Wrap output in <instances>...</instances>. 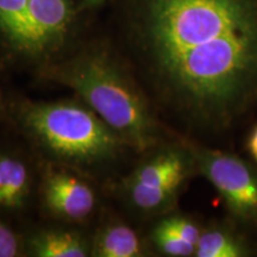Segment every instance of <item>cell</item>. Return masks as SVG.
Returning a JSON list of instances; mask_svg holds the SVG:
<instances>
[{
  "mask_svg": "<svg viewBox=\"0 0 257 257\" xmlns=\"http://www.w3.org/2000/svg\"><path fill=\"white\" fill-rule=\"evenodd\" d=\"M32 173L17 153L0 149V214H15L27 206L32 189Z\"/></svg>",
  "mask_w": 257,
  "mask_h": 257,
  "instance_id": "9c48e42d",
  "label": "cell"
},
{
  "mask_svg": "<svg viewBox=\"0 0 257 257\" xmlns=\"http://www.w3.org/2000/svg\"><path fill=\"white\" fill-rule=\"evenodd\" d=\"M29 0H0V34L10 50L19 56L23 44Z\"/></svg>",
  "mask_w": 257,
  "mask_h": 257,
  "instance_id": "7c38bea8",
  "label": "cell"
},
{
  "mask_svg": "<svg viewBox=\"0 0 257 257\" xmlns=\"http://www.w3.org/2000/svg\"><path fill=\"white\" fill-rule=\"evenodd\" d=\"M4 118H8V101L5 100L2 87H0V119H4Z\"/></svg>",
  "mask_w": 257,
  "mask_h": 257,
  "instance_id": "2e32d148",
  "label": "cell"
},
{
  "mask_svg": "<svg viewBox=\"0 0 257 257\" xmlns=\"http://www.w3.org/2000/svg\"><path fill=\"white\" fill-rule=\"evenodd\" d=\"M243 250L230 234L221 230H207L200 233L194 256L239 257Z\"/></svg>",
  "mask_w": 257,
  "mask_h": 257,
  "instance_id": "4fadbf2b",
  "label": "cell"
},
{
  "mask_svg": "<svg viewBox=\"0 0 257 257\" xmlns=\"http://www.w3.org/2000/svg\"><path fill=\"white\" fill-rule=\"evenodd\" d=\"M189 170L191 160L187 154L176 148H167L140 163L115 188L135 211L157 213L172 204Z\"/></svg>",
  "mask_w": 257,
  "mask_h": 257,
  "instance_id": "277c9868",
  "label": "cell"
},
{
  "mask_svg": "<svg viewBox=\"0 0 257 257\" xmlns=\"http://www.w3.org/2000/svg\"><path fill=\"white\" fill-rule=\"evenodd\" d=\"M107 0H82V4L86 6V8H98L105 3Z\"/></svg>",
  "mask_w": 257,
  "mask_h": 257,
  "instance_id": "e0dca14e",
  "label": "cell"
},
{
  "mask_svg": "<svg viewBox=\"0 0 257 257\" xmlns=\"http://www.w3.org/2000/svg\"><path fill=\"white\" fill-rule=\"evenodd\" d=\"M43 167L38 191L48 216L67 225H81L91 219L98 206V197L86 175L49 161Z\"/></svg>",
  "mask_w": 257,
  "mask_h": 257,
  "instance_id": "8992f818",
  "label": "cell"
},
{
  "mask_svg": "<svg viewBox=\"0 0 257 257\" xmlns=\"http://www.w3.org/2000/svg\"><path fill=\"white\" fill-rule=\"evenodd\" d=\"M21 252H23L21 236L0 220V257H16Z\"/></svg>",
  "mask_w": 257,
  "mask_h": 257,
  "instance_id": "5bb4252c",
  "label": "cell"
},
{
  "mask_svg": "<svg viewBox=\"0 0 257 257\" xmlns=\"http://www.w3.org/2000/svg\"><path fill=\"white\" fill-rule=\"evenodd\" d=\"M23 240V252L35 257L91 256V238L81 230L68 226L43 227L30 232Z\"/></svg>",
  "mask_w": 257,
  "mask_h": 257,
  "instance_id": "ba28073f",
  "label": "cell"
},
{
  "mask_svg": "<svg viewBox=\"0 0 257 257\" xmlns=\"http://www.w3.org/2000/svg\"><path fill=\"white\" fill-rule=\"evenodd\" d=\"M195 160L233 213L243 218L257 217V176L243 161L213 150L199 153Z\"/></svg>",
  "mask_w": 257,
  "mask_h": 257,
  "instance_id": "52a82bcc",
  "label": "cell"
},
{
  "mask_svg": "<svg viewBox=\"0 0 257 257\" xmlns=\"http://www.w3.org/2000/svg\"><path fill=\"white\" fill-rule=\"evenodd\" d=\"M249 149L250 152H251L253 159L256 160L257 162V128L255 131H253V134L251 135V137H250V141H249Z\"/></svg>",
  "mask_w": 257,
  "mask_h": 257,
  "instance_id": "9a60e30c",
  "label": "cell"
},
{
  "mask_svg": "<svg viewBox=\"0 0 257 257\" xmlns=\"http://www.w3.org/2000/svg\"><path fill=\"white\" fill-rule=\"evenodd\" d=\"M42 80L74 91L131 149L143 153L159 138V124L144 93L110 51L87 48L37 69Z\"/></svg>",
  "mask_w": 257,
  "mask_h": 257,
  "instance_id": "7a4b0ae2",
  "label": "cell"
},
{
  "mask_svg": "<svg viewBox=\"0 0 257 257\" xmlns=\"http://www.w3.org/2000/svg\"><path fill=\"white\" fill-rule=\"evenodd\" d=\"M8 118L49 162L85 175L107 170L133 150L81 100L12 99Z\"/></svg>",
  "mask_w": 257,
  "mask_h": 257,
  "instance_id": "3957f363",
  "label": "cell"
},
{
  "mask_svg": "<svg viewBox=\"0 0 257 257\" xmlns=\"http://www.w3.org/2000/svg\"><path fill=\"white\" fill-rule=\"evenodd\" d=\"M144 243L136 230L118 218H110L91 237L93 257H141Z\"/></svg>",
  "mask_w": 257,
  "mask_h": 257,
  "instance_id": "30bf717a",
  "label": "cell"
},
{
  "mask_svg": "<svg viewBox=\"0 0 257 257\" xmlns=\"http://www.w3.org/2000/svg\"><path fill=\"white\" fill-rule=\"evenodd\" d=\"M74 0H29L19 56L38 69L59 59L75 23Z\"/></svg>",
  "mask_w": 257,
  "mask_h": 257,
  "instance_id": "5b68a950",
  "label": "cell"
},
{
  "mask_svg": "<svg viewBox=\"0 0 257 257\" xmlns=\"http://www.w3.org/2000/svg\"><path fill=\"white\" fill-rule=\"evenodd\" d=\"M200 233L193 220L172 216L156 224L152 232V242L160 252L167 256L187 257L195 253Z\"/></svg>",
  "mask_w": 257,
  "mask_h": 257,
  "instance_id": "8fae6325",
  "label": "cell"
},
{
  "mask_svg": "<svg viewBox=\"0 0 257 257\" xmlns=\"http://www.w3.org/2000/svg\"><path fill=\"white\" fill-rule=\"evenodd\" d=\"M127 32L156 101L229 128L257 104V0H128Z\"/></svg>",
  "mask_w": 257,
  "mask_h": 257,
  "instance_id": "6da1fadb",
  "label": "cell"
}]
</instances>
